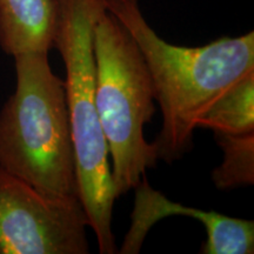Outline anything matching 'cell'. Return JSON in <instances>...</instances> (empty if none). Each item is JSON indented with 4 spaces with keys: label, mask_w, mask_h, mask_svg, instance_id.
Wrapping results in <instances>:
<instances>
[{
    "label": "cell",
    "mask_w": 254,
    "mask_h": 254,
    "mask_svg": "<svg viewBox=\"0 0 254 254\" xmlns=\"http://www.w3.org/2000/svg\"><path fill=\"white\" fill-rule=\"evenodd\" d=\"M47 55L13 57L17 85L0 111V168L44 194L73 199L78 183L65 82Z\"/></svg>",
    "instance_id": "2"
},
{
    "label": "cell",
    "mask_w": 254,
    "mask_h": 254,
    "mask_svg": "<svg viewBox=\"0 0 254 254\" xmlns=\"http://www.w3.org/2000/svg\"><path fill=\"white\" fill-rule=\"evenodd\" d=\"M171 215L190 217L205 226L206 241L202 254L254 253V222L227 217L215 211H202L173 202L148 185L146 176L135 187V201L132 222L119 253H139L146 234L155 222Z\"/></svg>",
    "instance_id": "6"
},
{
    "label": "cell",
    "mask_w": 254,
    "mask_h": 254,
    "mask_svg": "<svg viewBox=\"0 0 254 254\" xmlns=\"http://www.w3.org/2000/svg\"><path fill=\"white\" fill-rule=\"evenodd\" d=\"M104 1L144 57L163 114L161 129L152 145L158 159L173 163L192 150L199 120L222 95L254 73V32L222 37L199 47L178 46L155 33L139 0Z\"/></svg>",
    "instance_id": "1"
},
{
    "label": "cell",
    "mask_w": 254,
    "mask_h": 254,
    "mask_svg": "<svg viewBox=\"0 0 254 254\" xmlns=\"http://www.w3.org/2000/svg\"><path fill=\"white\" fill-rule=\"evenodd\" d=\"M93 49L95 105L119 198L135 189L159 160L144 135L155 113L153 82L133 37L110 12L95 21Z\"/></svg>",
    "instance_id": "4"
},
{
    "label": "cell",
    "mask_w": 254,
    "mask_h": 254,
    "mask_svg": "<svg viewBox=\"0 0 254 254\" xmlns=\"http://www.w3.org/2000/svg\"><path fill=\"white\" fill-rule=\"evenodd\" d=\"M53 47L59 51L66 79L65 97L74 147L78 198L101 254L117 253L112 232L114 192L109 150L95 105L93 31L106 11L104 0H57Z\"/></svg>",
    "instance_id": "3"
},
{
    "label": "cell",
    "mask_w": 254,
    "mask_h": 254,
    "mask_svg": "<svg viewBox=\"0 0 254 254\" xmlns=\"http://www.w3.org/2000/svg\"><path fill=\"white\" fill-rule=\"evenodd\" d=\"M78 198L46 195L0 168V254H87Z\"/></svg>",
    "instance_id": "5"
},
{
    "label": "cell",
    "mask_w": 254,
    "mask_h": 254,
    "mask_svg": "<svg viewBox=\"0 0 254 254\" xmlns=\"http://www.w3.org/2000/svg\"><path fill=\"white\" fill-rule=\"evenodd\" d=\"M224 159L212 172V180L219 190L254 184V132L247 134L214 133Z\"/></svg>",
    "instance_id": "9"
},
{
    "label": "cell",
    "mask_w": 254,
    "mask_h": 254,
    "mask_svg": "<svg viewBox=\"0 0 254 254\" xmlns=\"http://www.w3.org/2000/svg\"><path fill=\"white\" fill-rule=\"evenodd\" d=\"M57 0H0V47L8 56L53 49Z\"/></svg>",
    "instance_id": "7"
},
{
    "label": "cell",
    "mask_w": 254,
    "mask_h": 254,
    "mask_svg": "<svg viewBox=\"0 0 254 254\" xmlns=\"http://www.w3.org/2000/svg\"><path fill=\"white\" fill-rule=\"evenodd\" d=\"M198 128L221 134L254 132V73L231 88L199 120Z\"/></svg>",
    "instance_id": "8"
}]
</instances>
